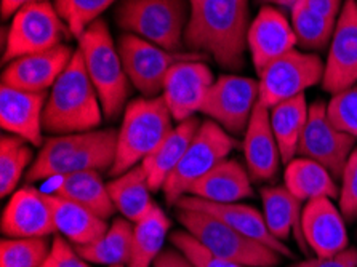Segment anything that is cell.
<instances>
[{
    "instance_id": "cell-1",
    "label": "cell",
    "mask_w": 357,
    "mask_h": 267,
    "mask_svg": "<svg viewBox=\"0 0 357 267\" xmlns=\"http://www.w3.org/2000/svg\"><path fill=\"white\" fill-rule=\"evenodd\" d=\"M250 23L248 0H202L191 7L185 47L207 54L221 68L239 69Z\"/></svg>"
},
{
    "instance_id": "cell-2",
    "label": "cell",
    "mask_w": 357,
    "mask_h": 267,
    "mask_svg": "<svg viewBox=\"0 0 357 267\" xmlns=\"http://www.w3.org/2000/svg\"><path fill=\"white\" fill-rule=\"evenodd\" d=\"M116 146L114 128L50 136L26 171V179L34 183L80 171L111 170L116 160Z\"/></svg>"
},
{
    "instance_id": "cell-3",
    "label": "cell",
    "mask_w": 357,
    "mask_h": 267,
    "mask_svg": "<svg viewBox=\"0 0 357 267\" xmlns=\"http://www.w3.org/2000/svg\"><path fill=\"white\" fill-rule=\"evenodd\" d=\"M100 96L86 74L82 54L74 50L71 61L50 89L43 111V132L71 135L93 132L102 122Z\"/></svg>"
},
{
    "instance_id": "cell-4",
    "label": "cell",
    "mask_w": 357,
    "mask_h": 267,
    "mask_svg": "<svg viewBox=\"0 0 357 267\" xmlns=\"http://www.w3.org/2000/svg\"><path fill=\"white\" fill-rule=\"evenodd\" d=\"M86 74L100 96L102 112L109 121L121 116L130 96V82L119 48L105 20H96L77 37Z\"/></svg>"
},
{
    "instance_id": "cell-5",
    "label": "cell",
    "mask_w": 357,
    "mask_h": 267,
    "mask_svg": "<svg viewBox=\"0 0 357 267\" xmlns=\"http://www.w3.org/2000/svg\"><path fill=\"white\" fill-rule=\"evenodd\" d=\"M173 117L164 98H137L128 102L121 128L117 130L116 160L109 170L111 176H119L142 163L173 127Z\"/></svg>"
},
{
    "instance_id": "cell-6",
    "label": "cell",
    "mask_w": 357,
    "mask_h": 267,
    "mask_svg": "<svg viewBox=\"0 0 357 267\" xmlns=\"http://www.w3.org/2000/svg\"><path fill=\"white\" fill-rule=\"evenodd\" d=\"M191 15L189 0H121L116 23L126 34L153 42L165 50L181 52Z\"/></svg>"
},
{
    "instance_id": "cell-7",
    "label": "cell",
    "mask_w": 357,
    "mask_h": 267,
    "mask_svg": "<svg viewBox=\"0 0 357 267\" xmlns=\"http://www.w3.org/2000/svg\"><path fill=\"white\" fill-rule=\"evenodd\" d=\"M176 218L185 231L218 258L250 267H278L282 261V256L278 252L252 241L205 211L176 208Z\"/></svg>"
},
{
    "instance_id": "cell-8",
    "label": "cell",
    "mask_w": 357,
    "mask_h": 267,
    "mask_svg": "<svg viewBox=\"0 0 357 267\" xmlns=\"http://www.w3.org/2000/svg\"><path fill=\"white\" fill-rule=\"evenodd\" d=\"M236 144L234 136L225 132L218 123L210 119L200 123L185 155L162 188L169 205H176L189 194L194 183H197L220 162L228 159Z\"/></svg>"
},
{
    "instance_id": "cell-9",
    "label": "cell",
    "mask_w": 357,
    "mask_h": 267,
    "mask_svg": "<svg viewBox=\"0 0 357 267\" xmlns=\"http://www.w3.org/2000/svg\"><path fill=\"white\" fill-rule=\"evenodd\" d=\"M71 34L68 24L56 12L55 5L42 0L20 8L13 15L3 45L5 64L26 54L40 53L64 45Z\"/></svg>"
},
{
    "instance_id": "cell-10",
    "label": "cell",
    "mask_w": 357,
    "mask_h": 267,
    "mask_svg": "<svg viewBox=\"0 0 357 267\" xmlns=\"http://www.w3.org/2000/svg\"><path fill=\"white\" fill-rule=\"evenodd\" d=\"M123 68L132 85L146 98L160 96L169 70L183 61H205L208 56L197 52H172L133 34H123L117 43Z\"/></svg>"
},
{
    "instance_id": "cell-11",
    "label": "cell",
    "mask_w": 357,
    "mask_h": 267,
    "mask_svg": "<svg viewBox=\"0 0 357 267\" xmlns=\"http://www.w3.org/2000/svg\"><path fill=\"white\" fill-rule=\"evenodd\" d=\"M326 63L311 52L294 48L275 59L259 74V101L273 107L279 102L305 95V91L322 84Z\"/></svg>"
},
{
    "instance_id": "cell-12",
    "label": "cell",
    "mask_w": 357,
    "mask_h": 267,
    "mask_svg": "<svg viewBox=\"0 0 357 267\" xmlns=\"http://www.w3.org/2000/svg\"><path fill=\"white\" fill-rule=\"evenodd\" d=\"M259 102V82L243 75L226 74L213 82L200 112L236 136L245 133Z\"/></svg>"
},
{
    "instance_id": "cell-13",
    "label": "cell",
    "mask_w": 357,
    "mask_h": 267,
    "mask_svg": "<svg viewBox=\"0 0 357 267\" xmlns=\"http://www.w3.org/2000/svg\"><path fill=\"white\" fill-rule=\"evenodd\" d=\"M356 143L354 136L342 132L330 122L326 102L316 101L310 106V116L296 157H306L321 163L335 179H340Z\"/></svg>"
},
{
    "instance_id": "cell-14",
    "label": "cell",
    "mask_w": 357,
    "mask_h": 267,
    "mask_svg": "<svg viewBox=\"0 0 357 267\" xmlns=\"http://www.w3.org/2000/svg\"><path fill=\"white\" fill-rule=\"evenodd\" d=\"M357 84V0H344L335 24L322 89L338 93Z\"/></svg>"
},
{
    "instance_id": "cell-15",
    "label": "cell",
    "mask_w": 357,
    "mask_h": 267,
    "mask_svg": "<svg viewBox=\"0 0 357 267\" xmlns=\"http://www.w3.org/2000/svg\"><path fill=\"white\" fill-rule=\"evenodd\" d=\"M213 73L205 61H183L173 66L164 80V98L167 107L176 123L188 121L200 112L210 86Z\"/></svg>"
},
{
    "instance_id": "cell-16",
    "label": "cell",
    "mask_w": 357,
    "mask_h": 267,
    "mask_svg": "<svg viewBox=\"0 0 357 267\" xmlns=\"http://www.w3.org/2000/svg\"><path fill=\"white\" fill-rule=\"evenodd\" d=\"M298 45L294 26L279 8L263 5L248 27L247 48L258 75Z\"/></svg>"
},
{
    "instance_id": "cell-17",
    "label": "cell",
    "mask_w": 357,
    "mask_h": 267,
    "mask_svg": "<svg viewBox=\"0 0 357 267\" xmlns=\"http://www.w3.org/2000/svg\"><path fill=\"white\" fill-rule=\"evenodd\" d=\"M47 91H26L15 86H0V125L5 133L28 141L32 147H42L43 111Z\"/></svg>"
},
{
    "instance_id": "cell-18",
    "label": "cell",
    "mask_w": 357,
    "mask_h": 267,
    "mask_svg": "<svg viewBox=\"0 0 357 267\" xmlns=\"http://www.w3.org/2000/svg\"><path fill=\"white\" fill-rule=\"evenodd\" d=\"M2 234L12 238L48 237L56 232L45 192L32 186L16 189L2 213Z\"/></svg>"
},
{
    "instance_id": "cell-19",
    "label": "cell",
    "mask_w": 357,
    "mask_h": 267,
    "mask_svg": "<svg viewBox=\"0 0 357 267\" xmlns=\"http://www.w3.org/2000/svg\"><path fill=\"white\" fill-rule=\"evenodd\" d=\"M301 229L307 248L316 256H333L349 248L348 229L332 199H316L303 206Z\"/></svg>"
},
{
    "instance_id": "cell-20",
    "label": "cell",
    "mask_w": 357,
    "mask_h": 267,
    "mask_svg": "<svg viewBox=\"0 0 357 267\" xmlns=\"http://www.w3.org/2000/svg\"><path fill=\"white\" fill-rule=\"evenodd\" d=\"M73 48L59 45L52 50L26 54L5 66L2 84L26 91H47L71 61Z\"/></svg>"
},
{
    "instance_id": "cell-21",
    "label": "cell",
    "mask_w": 357,
    "mask_h": 267,
    "mask_svg": "<svg viewBox=\"0 0 357 267\" xmlns=\"http://www.w3.org/2000/svg\"><path fill=\"white\" fill-rule=\"evenodd\" d=\"M175 206L176 208L205 211V213L225 221L226 224L234 227L236 231H239L252 241L278 252L282 258H294V253H291L289 245L278 241L269 232L263 213H259L257 208H253L250 205H242L241 201H237V204H212V201H205L202 199L192 197V195H185Z\"/></svg>"
},
{
    "instance_id": "cell-22",
    "label": "cell",
    "mask_w": 357,
    "mask_h": 267,
    "mask_svg": "<svg viewBox=\"0 0 357 267\" xmlns=\"http://www.w3.org/2000/svg\"><path fill=\"white\" fill-rule=\"evenodd\" d=\"M242 149L247 170L253 181H273L282 163V157L271 128L269 107L261 101L257 105L243 133Z\"/></svg>"
},
{
    "instance_id": "cell-23",
    "label": "cell",
    "mask_w": 357,
    "mask_h": 267,
    "mask_svg": "<svg viewBox=\"0 0 357 267\" xmlns=\"http://www.w3.org/2000/svg\"><path fill=\"white\" fill-rule=\"evenodd\" d=\"M259 194H261L263 216L269 232L284 243L291 236L298 243L301 252L306 254V258H311V252L307 248L301 229L305 201L296 199L285 186L261 188Z\"/></svg>"
},
{
    "instance_id": "cell-24",
    "label": "cell",
    "mask_w": 357,
    "mask_h": 267,
    "mask_svg": "<svg viewBox=\"0 0 357 267\" xmlns=\"http://www.w3.org/2000/svg\"><path fill=\"white\" fill-rule=\"evenodd\" d=\"M188 195L212 204H237L253 195L252 176L239 160L225 159L194 183Z\"/></svg>"
},
{
    "instance_id": "cell-25",
    "label": "cell",
    "mask_w": 357,
    "mask_h": 267,
    "mask_svg": "<svg viewBox=\"0 0 357 267\" xmlns=\"http://www.w3.org/2000/svg\"><path fill=\"white\" fill-rule=\"evenodd\" d=\"M200 123L202 121H199L196 116L178 122L176 127H173L172 132L167 135V138L142 162L153 192L164 188L165 181L188 151Z\"/></svg>"
},
{
    "instance_id": "cell-26",
    "label": "cell",
    "mask_w": 357,
    "mask_h": 267,
    "mask_svg": "<svg viewBox=\"0 0 357 267\" xmlns=\"http://www.w3.org/2000/svg\"><path fill=\"white\" fill-rule=\"evenodd\" d=\"M45 197L52 208L56 232L71 242L74 247L98 241L109 227L106 220L91 213L89 208L73 200L47 192Z\"/></svg>"
},
{
    "instance_id": "cell-27",
    "label": "cell",
    "mask_w": 357,
    "mask_h": 267,
    "mask_svg": "<svg viewBox=\"0 0 357 267\" xmlns=\"http://www.w3.org/2000/svg\"><path fill=\"white\" fill-rule=\"evenodd\" d=\"M284 186L301 201L338 199L340 186L326 167L306 157H295L285 167Z\"/></svg>"
},
{
    "instance_id": "cell-28",
    "label": "cell",
    "mask_w": 357,
    "mask_h": 267,
    "mask_svg": "<svg viewBox=\"0 0 357 267\" xmlns=\"http://www.w3.org/2000/svg\"><path fill=\"white\" fill-rule=\"evenodd\" d=\"M58 186L47 194H55L69 199L89 208L91 213L107 220L116 213V206L102 181L100 171H80L58 178Z\"/></svg>"
},
{
    "instance_id": "cell-29",
    "label": "cell",
    "mask_w": 357,
    "mask_h": 267,
    "mask_svg": "<svg viewBox=\"0 0 357 267\" xmlns=\"http://www.w3.org/2000/svg\"><path fill=\"white\" fill-rule=\"evenodd\" d=\"M107 190L116 210L132 222L142 220L154 206V200L151 197L153 190L142 163L114 176L112 181L107 183Z\"/></svg>"
},
{
    "instance_id": "cell-30",
    "label": "cell",
    "mask_w": 357,
    "mask_h": 267,
    "mask_svg": "<svg viewBox=\"0 0 357 267\" xmlns=\"http://www.w3.org/2000/svg\"><path fill=\"white\" fill-rule=\"evenodd\" d=\"M307 116H310V106H307L305 95L269 107L271 128L278 139L280 157L285 165L296 157Z\"/></svg>"
},
{
    "instance_id": "cell-31",
    "label": "cell",
    "mask_w": 357,
    "mask_h": 267,
    "mask_svg": "<svg viewBox=\"0 0 357 267\" xmlns=\"http://www.w3.org/2000/svg\"><path fill=\"white\" fill-rule=\"evenodd\" d=\"M170 226L172 221L158 204L142 220L133 222L132 256L127 267H153L164 250Z\"/></svg>"
},
{
    "instance_id": "cell-32",
    "label": "cell",
    "mask_w": 357,
    "mask_h": 267,
    "mask_svg": "<svg viewBox=\"0 0 357 267\" xmlns=\"http://www.w3.org/2000/svg\"><path fill=\"white\" fill-rule=\"evenodd\" d=\"M132 241L133 222L127 218H117L98 241L80 245L75 250L89 263L107 267L127 266L132 256Z\"/></svg>"
},
{
    "instance_id": "cell-33",
    "label": "cell",
    "mask_w": 357,
    "mask_h": 267,
    "mask_svg": "<svg viewBox=\"0 0 357 267\" xmlns=\"http://www.w3.org/2000/svg\"><path fill=\"white\" fill-rule=\"evenodd\" d=\"M337 20L327 18L298 0L291 7V26L296 43L306 52H322L333 37Z\"/></svg>"
},
{
    "instance_id": "cell-34",
    "label": "cell",
    "mask_w": 357,
    "mask_h": 267,
    "mask_svg": "<svg viewBox=\"0 0 357 267\" xmlns=\"http://www.w3.org/2000/svg\"><path fill=\"white\" fill-rule=\"evenodd\" d=\"M34 162V152L28 141L5 133L0 139V195H12L18 186L26 168ZM29 170V168H28Z\"/></svg>"
},
{
    "instance_id": "cell-35",
    "label": "cell",
    "mask_w": 357,
    "mask_h": 267,
    "mask_svg": "<svg viewBox=\"0 0 357 267\" xmlns=\"http://www.w3.org/2000/svg\"><path fill=\"white\" fill-rule=\"evenodd\" d=\"M50 247L47 237H3L0 243V267H40Z\"/></svg>"
},
{
    "instance_id": "cell-36",
    "label": "cell",
    "mask_w": 357,
    "mask_h": 267,
    "mask_svg": "<svg viewBox=\"0 0 357 267\" xmlns=\"http://www.w3.org/2000/svg\"><path fill=\"white\" fill-rule=\"evenodd\" d=\"M116 2L117 0H53V5L71 34L77 39L86 27L100 20L101 13Z\"/></svg>"
},
{
    "instance_id": "cell-37",
    "label": "cell",
    "mask_w": 357,
    "mask_h": 267,
    "mask_svg": "<svg viewBox=\"0 0 357 267\" xmlns=\"http://www.w3.org/2000/svg\"><path fill=\"white\" fill-rule=\"evenodd\" d=\"M327 116L338 130L357 139V84L332 96L327 102Z\"/></svg>"
},
{
    "instance_id": "cell-38",
    "label": "cell",
    "mask_w": 357,
    "mask_h": 267,
    "mask_svg": "<svg viewBox=\"0 0 357 267\" xmlns=\"http://www.w3.org/2000/svg\"><path fill=\"white\" fill-rule=\"evenodd\" d=\"M173 247L181 250L196 267H250L236 263V261L223 259L210 253L202 243H199L188 231H176L170 236Z\"/></svg>"
},
{
    "instance_id": "cell-39",
    "label": "cell",
    "mask_w": 357,
    "mask_h": 267,
    "mask_svg": "<svg viewBox=\"0 0 357 267\" xmlns=\"http://www.w3.org/2000/svg\"><path fill=\"white\" fill-rule=\"evenodd\" d=\"M338 208L348 222L357 220V146L351 152L342 174Z\"/></svg>"
},
{
    "instance_id": "cell-40",
    "label": "cell",
    "mask_w": 357,
    "mask_h": 267,
    "mask_svg": "<svg viewBox=\"0 0 357 267\" xmlns=\"http://www.w3.org/2000/svg\"><path fill=\"white\" fill-rule=\"evenodd\" d=\"M40 267H91L89 261L80 256L74 245L63 236L52 241L50 252Z\"/></svg>"
},
{
    "instance_id": "cell-41",
    "label": "cell",
    "mask_w": 357,
    "mask_h": 267,
    "mask_svg": "<svg viewBox=\"0 0 357 267\" xmlns=\"http://www.w3.org/2000/svg\"><path fill=\"white\" fill-rule=\"evenodd\" d=\"M290 267H357V248H346L344 252L333 256H316V258H306L300 263L291 264Z\"/></svg>"
},
{
    "instance_id": "cell-42",
    "label": "cell",
    "mask_w": 357,
    "mask_h": 267,
    "mask_svg": "<svg viewBox=\"0 0 357 267\" xmlns=\"http://www.w3.org/2000/svg\"><path fill=\"white\" fill-rule=\"evenodd\" d=\"M153 267H196V264L181 250H178L172 245L170 248L162 250L158 259L154 261Z\"/></svg>"
},
{
    "instance_id": "cell-43",
    "label": "cell",
    "mask_w": 357,
    "mask_h": 267,
    "mask_svg": "<svg viewBox=\"0 0 357 267\" xmlns=\"http://www.w3.org/2000/svg\"><path fill=\"white\" fill-rule=\"evenodd\" d=\"M303 2L307 7H311L312 10H316V12L332 20L338 18L343 7V0H303Z\"/></svg>"
},
{
    "instance_id": "cell-44",
    "label": "cell",
    "mask_w": 357,
    "mask_h": 267,
    "mask_svg": "<svg viewBox=\"0 0 357 267\" xmlns=\"http://www.w3.org/2000/svg\"><path fill=\"white\" fill-rule=\"evenodd\" d=\"M36 2H42V0H0V12H2V18L8 20L10 16L13 18V15L18 12L20 8Z\"/></svg>"
},
{
    "instance_id": "cell-45",
    "label": "cell",
    "mask_w": 357,
    "mask_h": 267,
    "mask_svg": "<svg viewBox=\"0 0 357 267\" xmlns=\"http://www.w3.org/2000/svg\"><path fill=\"white\" fill-rule=\"evenodd\" d=\"M263 5H271V7H294L298 0H258Z\"/></svg>"
},
{
    "instance_id": "cell-46",
    "label": "cell",
    "mask_w": 357,
    "mask_h": 267,
    "mask_svg": "<svg viewBox=\"0 0 357 267\" xmlns=\"http://www.w3.org/2000/svg\"><path fill=\"white\" fill-rule=\"evenodd\" d=\"M189 2H191V7H192V5H196V3H199V2H202V0H189Z\"/></svg>"
},
{
    "instance_id": "cell-47",
    "label": "cell",
    "mask_w": 357,
    "mask_h": 267,
    "mask_svg": "<svg viewBox=\"0 0 357 267\" xmlns=\"http://www.w3.org/2000/svg\"><path fill=\"white\" fill-rule=\"evenodd\" d=\"M111 267H127V266H111Z\"/></svg>"
}]
</instances>
